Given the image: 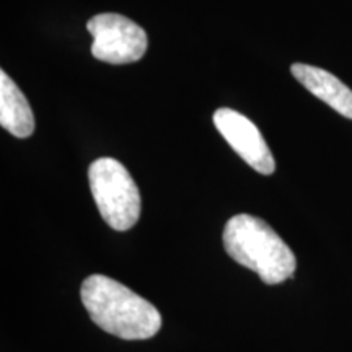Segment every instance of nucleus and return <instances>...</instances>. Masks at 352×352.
<instances>
[{"instance_id":"1","label":"nucleus","mask_w":352,"mask_h":352,"mask_svg":"<svg viewBox=\"0 0 352 352\" xmlns=\"http://www.w3.org/2000/svg\"><path fill=\"white\" fill-rule=\"evenodd\" d=\"M83 307L96 327L126 341H142L162 328L155 305L124 284L103 274H91L80 287Z\"/></svg>"},{"instance_id":"2","label":"nucleus","mask_w":352,"mask_h":352,"mask_svg":"<svg viewBox=\"0 0 352 352\" xmlns=\"http://www.w3.org/2000/svg\"><path fill=\"white\" fill-rule=\"evenodd\" d=\"M223 246L232 259L248 267L267 285L294 276L297 259L287 243L263 219L248 214L232 217L223 228Z\"/></svg>"},{"instance_id":"3","label":"nucleus","mask_w":352,"mask_h":352,"mask_svg":"<svg viewBox=\"0 0 352 352\" xmlns=\"http://www.w3.org/2000/svg\"><path fill=\"white\" fill-rule=\"evenodd\" d=\"M88 183L101 217L113 230L126 232L140 217L139 188L124 165L103 157L88 168Z\"/></svg>"},{"instance_id":"4","label":"nucleus","mask_w":352,"mask_h":352,"mask_svg":"<svg viewBox=\"0 0 352 352\" xmlns=\"http://www.w3.org/2000/svg\"><path fill=\"white\" fill-rule=\"evenodd\" d=\"M87 30L94 36L91 54L101 63H135L147 51L148 39L145 30L118 13L95 15L87 23Z\"/></svg>"},{"instance_id":"5","label":"nucleus","mask_w":352,"mask_h":352,"mask_svg":"<svg viewBox=\"0 0 352 352\" xmlns=\"http://www.w3.org/2000/svg\"><path fill=\"white\" fill-rule=\"evenodd\" d=\"M214 124L228 145L253 170L261 175L274 173V157L254 122L235 109L220 108L214 113Z\"/></svg>"},{"instance_id":"6","label":"nucleus","mask_w":352,"mask_h":352,"mask_svg":"<svg viewBox=\"0 0 352 352\" xmlns=\"http://www.w3.org/2000/svg\"><path fill=\"white\" fill-rule=\"evenodd\" d=\"M292 76L316 98L331 107L341 116L352 120V90L328 70L308 64H292Z\"/></svg>"},{"instance_id":"7","label":"nucleus","mask_w":352,"mask_h":352,"mask_svg":"<svg viewBox=\"0 0 352 352\" xmlns=\"http://www.w3.org/2000/svg\"><path fill=\"white\" fill-rule=\"evenodd\" d=\"M0 124L20 139L34 132V116L28 100L6 70L0 72Z\"/></svg>"}]
</instances>
